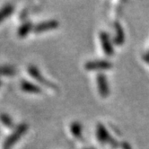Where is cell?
<instances>
[{"instance_id": "cell-1", "label": "cell", "mask_w": 149, "mask_h": 149, "mask_svg": "<svg viewBox=\"0 0 149 149\" xmlns=\"http://www.w3.org/2000/svg\"><path fill=\"white\" fill-rule=\"evenodd\" d=\"M27 130H28V125L26 123H22L18 125L15 129V130L10 134L4 141V144H3L4 149H9L11 146H13L20 138L23 136V135L25 134Z\"/></svg>"}, {"instance_id": "cell-2", "label": "cell", "mask_w": 149, "mask_h": 149, "mask_svg": "<svg viewBox=\"0 0 149 149\" xmlns=\"http://www.w3.org/2000/svg\"><path fill=\"white\" fill-rule=\"evenodd\" d=\"M96 136H97V138L98 140L102 143V144H105V143H108L110 144L112 147L114 148H117L118 146H120V144L119 142L117 141L115 138H113L111 134L109 133V131L106 130V127L102 124V123H99L97 125V130H96Z\"/></svg>"}, {"instance_id": "cell-3", "label": "cell", "mask_w": 149, "mask_h": 149, "mask_svg": "<svg viewBox=\"0 0 149 149\" xmlns=\"http://www.w3.org/2000/svg\"><path fill=\"white\" fill-rule=\"evenodd\" d=\"M112 68L111 62L108 60H91L86 63L84 68L87 70H106Z\"/></svg>"}, {"instance_id": "cell-4", "label": "cell", "mask_w": 149, "mask_h": 149, "mask_svg": "<svg viewBox=\"0 0 149 149\" xmlns=\"http://www.w3.org/2000/svg\"><path fill=\"white\" fill-rule=\"evenodd\" d=\"M28 72L29 74H31V77H33L34 79H36L39 83L42 84H44V86H46L47 87H50V88H53V89H57V86H55L54 84L51 83V82H49L41 74V73L40 72V70L33 66V65H31L28 67Z\"/></svg>"}, {"instance_id": "cell-5", "label": "cell", "mask_w": 149, "mask_h": 149, "mask_svg": "<svg viewBox=\"0 0 149 149\" xmlns=\"http://www.w3.org/2000/svg\"><path fill=\"white\" fill-rule=\"evenodd\" d=\"M96 81H97V86H98L100 95L103 98L107 97L110 93V87H109V83L107 78H106V77L103 74L100 73L97 74Z\"/></svg>"}, {"instance_id": "cell-6", "label": "cell", "mask_w": 149, "mask_h": 149, "mask_svg": "<svg viewBox=\"0 0 149 149\" xmlns=\"http://www.w3.org/2000/svg\"><path fill=\"white\" fill-rule=\"evenodd\" d=\"M100 40L102 42V47L103 52L107 56H112L114 54V49L111 41L109 33H105V31H102L100 33Z\"/></svg>"}, {"instance_id": "cell-7", "label": "cell", "mask_w": 149, "mask_h": 149, "mask_svg": "<svg viewBox=\"0 0 149 149\" xmlns=\"http://www.w3.org/2000/svg\"><path fill=\"white\" fill-rule=\"evenodd\" d=\"M58 25H59V24L58 21L49 20V21H46V22H42V23L36 24L33 27V31L36 33H45V31H51V30H54V29L58 28Z\"/></svg>"}, {"instance_id": "cell-8", "label": "cell", "mask_w": 149, "mask_h": 149, "mask_svg": "<svg viewBox=\"0 0 149 149\" xmlns=\"http://www.w3.org/2000/svg\"><path fill=\"white\" fill-rule=\"evenodd\" d=\"M114 28H115V37L113 39V41L116 45H122L125 41V33L124 30L121 26V24L118 22L114 24Z\"/></svg>"}, {"instance_id": "cell-9", "label": "cell", "mask_w": 149, "mask_h": 149, "mask_svg": "<svg viewBox=\"0 0 149 149\" xmlns=\"http://www.w3.org/2000/svg\"><path fill=\"white\" fill-rule=\"evenodd\" d=\"M21 88H22L26 93H40L41 92V89L40 86L36 84L31 83L26 80H23L21 83Z\"/></svg>"}, {"instance_id": "cell-10", "label": "cell", "mask_w": 149, "mask_h": 149, "mask_svg": "<svg viewBox=\"0 0 149 149\" xmlns=\"http://www.w3.org/2000/svg\"><path fill=\"white\" fill-rule=\"evenodd\" d=\"M31 30H33V24H31V22H24L22 25L19 27L17 34L20 38H24L28 35V33Z\"/></svg>"}, {"instance_id": "cell-11", "label": "cell", "mask_w": 149, "mask_h": 149, "mask_svg": "<svg viewBox=\"0 0 149 149\" xmlns=\"http://www.w3.org/2000/svg\"><path fill=\"white\" fill-rule=\"evenodd\" d=\"M14 6L11 4H7L4 6L1 9H0V23H2L6 18H8L14 12Z\"/></svg>"}, {"instance_id": "cell-12", "label": "cell", "mask_w": 149, "mask_h": 149, "mask_svg": "<svg viewBox=\"0 0 149 149\" xmlns=\"http://www.w3.org/2000/svg\"><path fill=\"white\" fill-rule=\"evenodd\" d=\"M70 130L72 134L77 138H81L82 136V126L80 123L74 121L70 125Z\"/></svg>"}, {"instance_id": "cell-13", "label": "cell", "mask_w": 149, "mask_h": 149, "mask_svg": "<svg viewBox=\"0 0 149 149\" xmlns=\"http://www.w3.org/2000/svg\"><path fill=\"white\" fill-rule=\"evenodd\" d=\"M0 120H1V122L7 127H14V122H13L12 119L6 113L0 114Z\"/></svg>"}, {"instance_id": "cell-14", "label": "cell", "mask_w": 149, "mask_h": 149, "mask_svg": "<svg viewBox=\"0 0 149 149\" xmlns=\"http://www.w3.org/2000/svg\"><path fill=\"white\" fill-rule=\"evenodd\" d=\"M15 73V68L11 67H0V76H14Z\"/></svg>"}, {"instance_id": "cell-15", "label": "cell", "mask_w": 149, "mask_h": 149, "mask_svg": "<svg viewBox=\"0 0 149 149\" xmlns=\"http://www.w3.org/2000/svg\"><path fill=\"white\" fill-rule=\"evenodd\" d=\"M120 146L122 147V149H132V147L130 146V145L127 142H122L120 144Z\"/></svg>"}, {"instance_id": "cell-16", "label": "cell", "mask_w": 149, "mask_h": 149, "mask_svg": "<svg viewBox=\"0 0 149 149\" xmlns=\"http://www.w3.org/2000/svg\"><path fill=\"white\" fill-rule=\"evenodd\" d=\"M143 59L146 62V63H148L149 64V50H147L145 54L143 55Z\"/></svg>"}, {"instance_id": "cell-17", "label": "cell", "mask_w": 149, "mask_h": 149, "mask_svg": "<svg viewBox=\"0 0 149 149\" xmlns=\"http://www.w3.org/2000/svg\"><path fill=\"white\" fill-rule=\"evenodd\" d=\"M86 149H95V148H92V147H90V148H86Z\"/></svg>"}, {"instance_id": "cell-18", "label": "cell", "mask_w": 149, "mask_h": 149, "mask_svg": "<svg viewBox=\"0 0 149 149\" xmlns=\"http://www.w3.org/2000/svg\"><path fill=\"white\" fill-rule=\"evenodd\" d=\"M0 84H1V82H0Z\"/></svg>"}]
</instances>
